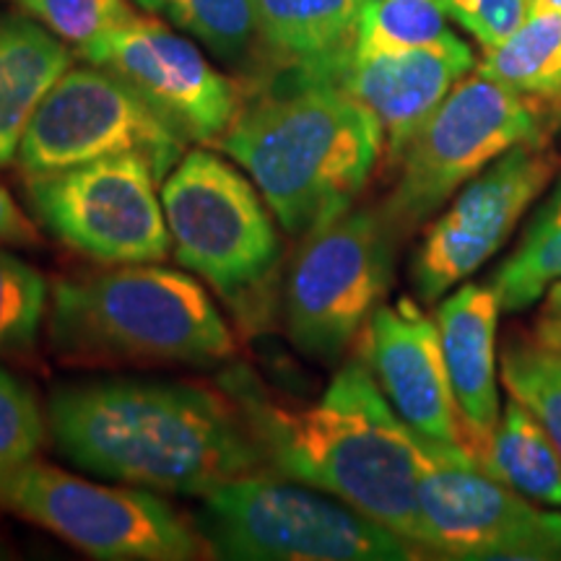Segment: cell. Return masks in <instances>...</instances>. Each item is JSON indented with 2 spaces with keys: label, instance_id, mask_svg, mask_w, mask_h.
I'll return each instance as SVG.
<instances>
[{
  "label": "cell",
  "instance_id": "obj_1",
  "mask_svg": "<svg viewBox=\"0 0 561 561\" xmlns=\"http://www.w3.org/2000/svg\"><path fill=\"white\" fill-rule=\"evenodd\" d=\"M271 473L339 496L421 546V439L392 411L367 364L335 371L314 403L273 396L244 367L221 377Z\"/></svg>",
  "mask_w": 561,
  "mask_h": 561
},
{
  "label": "cell",
  "instance_id": "obj_2",
  "mask_svg": "<svg viewBox=\"0 0 561 561\" xmlns=\"http://www.w3.org/2000/svg\"><path fill=\"white\" fill-rule=\"evenodd\" d=\"M45 419L62 458L130 486L203 496L242 476L271 473L224 390L89 382L55 392Z\"/></svg>",
  "mask_w": 561,
  "mask_h": 561
},
{
  "label": "cell",
  "instance_id": "obj_3",
  "mask_svg": "<svg viewBox=\"0 0 561 561\" xmlns=\"http://www.w3.org/2000/svg\"><path fill=\"white\" fill-rule=\"evenodd\" d=\"M289 234L354 208L385 149L382 125L341 83L289 68L284 87L237 112L219 144Z\"/></svg>",
  "mask_w": 561,
  "mask_h": 561
},
{
  "label": "cell",
  "instance_id": "obj_4",
  "mask_svg": "<svg viewBox=\"0 0 561 561\" xmlns=\"http://www.w3.org/2000/svg\"><path fill=\"white\" fill-rule=\"evenodd\" d=\"M50 343L73 362L214 364L237 341L206 289L153 263L60 278L50 301Z\"/></svg>",
  "mask_w": 561,
  "mask_h": 561
},
{
  "label": "cell",
  "instance_id": "obj_5",
  "mask_svg": "<svg viewBox=\"0 0 561 561\" xmlns=\"http://www.w3.org/2000/svg\"><path fill=\"white\" fill-rule=\"evenodd\" d=\"M201 536L221 559L405 561L424 549L339 496L307 483L252 473L203 494Z\"/></svg>",
  "mask_w": 561,
  "mask_h": 561
},
{
  "label": "cell",
  "instance_id": "obj_6",
  "mask_svg": "<svg viewBox=\"0 0 561 561\" xmlns=\"http://www.w3.org/2000/svg\"><path fill=\"white\" fill-rule=\"evenodd\" d=\"M401 240L382 206L348 208L305 234L286 280V331L301 354H346L388 297Z\"/></svg>",
  "mask_w": 561,
  "mask_h": 561
},
{
  "label": "cell",
  "instance_id": "obj_7",
  "mask_svg": "<svg viewBox=\"0 0 561 561\" xmlns=\"http://www.w3.org/2000/svg\"><path fill=\"white\" fill-rule=\"evenodd\" d=\"M0 510L104 561H187L208 551L203 536L149 491L100 486L34 460L0 483Z\"/></svg>",
  "mask_w": 561,
  "mask_h": 561
},
{
  "label": "cell",
  "instance_id": "obj_8",
  "mask_svg": "<svg viewBox=\"0 0 561 561\" xmlns=\"http://www.w3.org/2000/svg\"><path fill=\"white\" fill-rule=\"evenodd\" d=\"M174 257L227 299L261 289L278 263V234L248 178L210 151H187L161 185Z\"/></svg>",
  "mask_w": 561,
  "mask_h": 561
},
{
  "label": "cell",
  "instance_id": "obj_9",
  "mask_svg": "<svg viewBox=\"0 0 561 561\" xmlns=\"http://www.w3.org/2000/svg\"><path fill=\"white\" fill-rule=\"evenodd\" d=\"M187 140L130 83L94 66L68 68L34 112L19 149L26 178L136 153L164 180L185 157Z\"/></svg>",
  "mask_w": 561,
  "mask_h": 561
},
{
  "label": "cell",
  "instance_id": "obj_10",
  "mask_svg": "<svg viewBox=\"0 0 561 561\" xmlns=\"http://www.w3.org/2000/svg\"><path fill=\"white\" fill-rule=\"evenodd\" d=\"M528 140L538 138L525 96L479 70L468 73L405 146L401 178L382 208L411 234L491 161Z\"/></svg>",
  "mask_w": 561,
  "mask_h": 561
},
{
  "label": "cell",
  "instance_id": "obj_11",
  "mask_svg": "<svg viewBox=\"0 0 561 561\" xmlns=\"http://www.w3.org/2000/svg\"><path fill=\"white\" fill-rule=\"evenodd\" d=\"M419 517L424 551L473 561L561 559V512L504 486L471 455L421 439Z\"/></svg>",
  "mask_w": 561,
  "mask_h": 561
},
{
  "label": "cell",
  "instance_id": "obj_12",
  "mask_svg": "<svg viewBox=\"0 0 561 561\" xmlns=\"http://www.w3.org/2000/svg\"><path fill=\"white\" fill-rule=\"evenodd\" d=\"M157 172L125 153L26 178L37 219L62 244L102 265L161 263L172 250Z\"/></svg>",
  "mask_w": 561,
  "mask_h": 561
},
{
  "label": "cell",
  "instance_id": "obj_13",
  "mask_svg": "<svg viewBox=\"0 0 561 561\" xmlns=\"http://www.w3.org/2000/svg\"><path fill=\"white\" fill-rule=\"evenodd\" d=\"M551 180V153L528 140L466 182L413 255L411 280L419 299L434 305L491 261Z\"/></svg>",
  "mask_w": 561,
  "mask_h": 561
},
{
  "label": "cell",
  "instance_id": "obj_14",
  "mask_svg": "<svg viewBox=\"0 0 561 561\" xmlns=\"http://www.w3.org/2000/svg\"><path fill=\"white\" fill-rule=\"evenodd\" d=\"M125 83L195 144H219L240 112V89L164 21L133 11L81 50Z\"/></svg>",
  "mask_w": 561,
  "mask_h": 561
},
{
  "label": "cell",
  "instance_id": "obj_15",
  "mask_svg": "<svg viewBox=\"0 0 561 561\" xmlns=\"http://www.w3.org/2000/svg\"><path fill=\"white\" fill-rule=\"evenodd\" d=\"M362 362L419 439L468 453L437 322L416 301L377 307L362 333Z\"/></svg>",
  "mask_w": 561,
  "mask_h": 561
},
{
  "label": "cell",
  "instance_id": "obj_16",
  "mask_svg": "<svg viewBox=\"0 0 561 561\" xmlns=\"http://www.w3.org/2000/svg\"><path fill=\"white\" fill-rule=\"evenodd\" d=\"M473 68L471 45L447 30L430 45L351 58L341 76V87L380 121L388 157L401 161L421 125Z\"/></svg>",
  "mask_w": 561,
  "mask_h": 561
},
{
  "label": "cell",
  "instance_id": "obj_17",
  "mask_svg": "<svg viewBox=\"0 0 561 561\" xmlns=\"http://www.w3.org/2000/svg\"><path fill=\"white\" fill-rule=\"evenodd\" d=\"M500 297L483 284H462L439 299L437 331L458 405L466 450L479 462L502 416L496 385V325Z\"/></svg>",
  "mask_w": 561,
  "mask_h": 561
},
{
  "label": "cell",
  "instance_id": "obj_18",
  "mask_svg": "<svg viewBox=\"0 0 561 561\" xmlns=\"http://www.w3.org/2000/svg\"><path fill=\"white\" fill-rule=\"evenodd\" d=\"M257 37L299 73L341 83L367 0H252Z\"/></svg>",
  "mask_w": 561,
  "mask_h": 561
},
{
  "label": "cell",
  "instance_id": "obj_19",
  "mask_svg": "<svg viewBox=\"0 0 561 561\" xmlns=\"http://www.w3.org/2000/svg\"><path fill=\"white\" fill-rule=\"evenodd\" d=\"M68 68L58 34L30 16L0 19V167L16 161L34 112Z\"/></svg>",
  "mask_w": 561,
  "mask_h": 561
},
{
  "label": "cell",
  "instance_id": "obj_20",
  "mask_svg": "<svg viewBox=\"0 0 561 561\" xmlns=\"http://www.w3.org/2000/svg\"><path fill=\"white\" fill-rule=\"evenodd\" d=\"M481 468L530 502L561 510V458L557 447L536 416L512 396L502 405Z\"/></svg>",
  "mask_w": 561,
  "mask_h": 561
},
{
  "label": "cell",
  "instance_id": "obj_21",
  "mask_svg": "<svg viewBox=\"0 0 561 561\" xmlns=\"http://www.w3.org/2000/svg\"><path fill=\"white\" fill-rule=\"evenodd\" d=\"M476 70L520 96L561 94V9L536 0L520 30L489 47Z\"/></svg>",
  "mask_w": 561,
  "mask_h": 561
},
{
  "label": "cell",
  "instance_id": "obj_22",
  "mask_svg": "<svg viewBox=\"0 0 561 561\" xmlns=\"http://www.w3.org/2000/svg\"><path fill=\"white\" fill-rule=\"evenodd\" d=\"M561 278V178L533 210L520 244L491 278L502 312H523Z\"/></svg>",
  "mask_w": 561,
  "mask_h": 561
},
{
  "label": "cell",
  "instance_id": "obj_23",
  "mask_svg": "<svg viewBox=\"0 0 561 561\" xmlns=\"http://www.w3.org/2000/svg\"><path fill=\"white\" fill-rule=\"evenodd\" d=\"M206 45L216 58L237 60L257 37L252 0H133Z\"/></svg>",
  "mask_w": 561,
  "mask_h": 561
},
{
  "label": "cell",
  "instance_id": "obj_24",
  "mask_svg": "<svg viewBox=\"0 0 561 561\" xmlns=\"http://www.w3.org/2000/svg\"><path fill=\"white\" fill-rule=\"evenodd\" d=\"M500 377L507 396L543 426L561 458V351L538 341H510L502 348Z\"/></svg>",
  "mask_w": 561,
  "mask_h": 561
},
{
  "label": "cell",
  "instance_id": "obj_25",
  "mask_svg": "<svg viewBox=\"0 0 561 561\" xmlns=\"http://www.w3.org/2000/svg\"><path fill=\"white\" fill-rule=\"evenodd\" d=\"M447 16L445 0H367L356 30L354 58L430 45L447 32Z\"/></svg>",
  "mask_w": 561,
  "mask_h": 561
},
{
  "label": "cell",
  "instance_id": "obj_26",
  "mask_svg": "<svg viewBox=\"0 0 561 561\" xmlns=\"http://www.w3.org/2000/svg\"><path fill=\"white\" fill-rule=\"evenodd\" d=\"M47 312V280L37 268L0 250V356L30 354Z\"/></svg>",
  "mask_w": 561,
  "mask_h": 561
},
{
  "label": "cell",
  "instance_id": "obj_27",
  "mask_svg": "<svg viewBox=\"0 0 561 561\" xmlns=\"http://www.w3.org/2000/svg\"><path fill=\"white\" fill-rule=\"evenodd\" d=\"M16 9L70 47H89L91 42L107 34L112 26L128 19L133 9L128 0H9Z\"/></svg>",
  "mask_w": 561,
  "mask_h": 561
},
{
  "label": "cell",
  "instance_id": "obj_28",
  "mask_svg": "<svg viewBox=\"0 0 561 561\" xmlns=\"http://www.w3.org/2000/svg\"><path fill=\"white\" fill-rule=\"evenodd\" d=\"M45 430L47 419L32 390L0 367V483L34 460Z\"/></svg>",
  "mask_w": 561,
  "mask_h": 561
},
{
  "label": "cell",
  "instance_id": "obj_29",
  "mask_svg": "<svg viewBox=\"0 0 561 561\" xmlns=\"http://www.w3.org/2000/svg\"><path fill=\"white\" fill-rule=\"evenodd\" d=\"M533 5L536 0H481L476 9L458 19V24L481 42L483 50H489L520 30Z\"/></svg>",
  "mask_w": 561,
  "mask_h": 561
},
{
  "label": "cell",
  "instance_id": "obj_30",
  "mask_svg": "<svg viewBox=\"0 0 561 561\" xmlns=\"http://www.w3.org/2000/svg\"><path fill=\"white\" fill-rule=\"evenodd\" d=\"M0 244H13V248L39 244V231L34 221L19 208V203L3 185H0Z\"/></svg>",
  "mask_w": 561,
  "mask_h": 561
},
{
  "label": "cell",
  "instance_id": "obj_31",
  "mask_svg": "<svg viewBox=\"0 0 561 561\" xmlns=\"http://www.w3.org/2000/svg\"><path fill=\"white\" fill-rule=\"evenodd\" d=\"M536 341L561 351V318H541L536 325Z\"/></svg>",
  "mask_w": 561,
  "mask_h": 561
},
{
  "label": "cell",
  "instance_id": "obj_32",
  "mask_svg": "<svg viewBox=\"0 0 561 561\" xmlns=\"http://www.w3.org/2000/svg\"><path fill=\"white\" fill-rule=\"evenodd\" d=\"M543 318H561V278L543 294Z\"/></svg>",
  "mask_w": 561,
  "mask_h": 561
},
{
  "label": "cell",
  "instance_id": "obj_33",
  "mask_svg": "<svg viewBox=\"0 0 561 561\" xmlns=\"http://www.w3.org/2000/svg\"><path fill=\"white\" fill-rule=\"evenodd\" d=\"M479 3L481 0H445V9H447V13H450V19L458 21L460 16H466L468 11L476 9Z\"/></svg>",
  "mask_w": 561,
  "mask_h": 561
},
{
  "label": "cell",
  "instance_id": "obj_34",
  "mask_svg": "<svg viewBox=\"0 0 561 561\" xmlns=\"http://www.w3.org/2000/svg\"><path fill=\"white\" fill-rule=\"evenodd\" d=\"M541 3H549V5H557V9H561V0H541Z\"/></svg>",
  "mask_w": 561,
  "mask_h": 561
}]
</instances>
